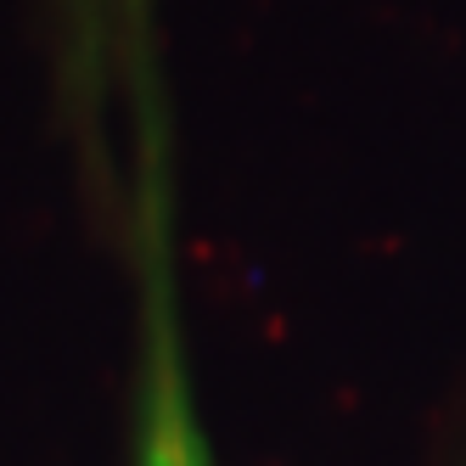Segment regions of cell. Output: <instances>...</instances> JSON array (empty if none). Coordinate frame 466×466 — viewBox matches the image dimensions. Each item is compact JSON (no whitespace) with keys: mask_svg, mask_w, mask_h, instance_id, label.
<instances>
[{"mask_svg":"<svg viewBox=\"0 0 466 466\" xmlns=\"http://www.w3.org/2000/svg\"><path fill=\"white\" fill-rule=\"evenodd\" d=\"M129 225H136V309H141L136 466H214L186 365L175 225H169V147H163V107L147 56L136 68V214H129Z\"/></svg>","mask_w":466,"mask_h":466,"instance_id":"1","label":"cell"}]
</instances>
